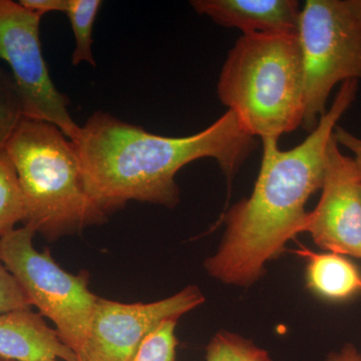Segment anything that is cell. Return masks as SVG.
Wrapping results in <instances>:
<instances>
[{"mask_svg": "<svg viewBox=\"0 0 361 361\" xmlns=\"http://www.w3.org/2000/svg\"><path fill=\"white\" fill-rule=\"evenodd\" d=\"M85 190L104 213L139 201L174 208L176 175L192 161L211 158L231 180L255 149V137L227 111L212 125L186 137L149 133L96 111L73 140Z\"/></svg>", "mask_w": 361, "mask_h": 361, "instance_id": "1", "label": "cell"}, {"mask_svg": "<svg viewBox=\"0 0 361 361\" xmlns=\"http://www.w3.org/2000/svg\"><path fill=\"white\" fill-rule=\"evenodd\" d=\"M357 90L358 80L343 82L317 127L298 146L284 151L277 140L262 141L253 192L226 214L224 238L206 260L211 276L222 283L250 286L264 274L266 263L304 232L306 204L322 189L327 148Z\"/></svg>", "mask_w": 361, "mask_h": 361, "instance_id": "2", "label": "cell"}, {"mask_svg": "<svg viewBox=\"0 0 361 361\" xmlns=\"http://www.w3.org/2000/svg\"><path fill=\"white\" fill-rule=\"evenodd\" d=\"M221 103L252 137L277 140L302 126L304 73L298 33L242 35L217 82Z\"/></svg>", "mask_w": 361, "mask_h": 361, "instance_id": "3", "label": "cell"}, {"mask_svg": "<svg viewBox=\"0 0 361 361\" xmlns=\"http://www.w3.org/2000/svg\"><path fill=\"white\" fill-rule=\"evenodd\" d=\"M6 152L25 202L23 224L35 234L56 240L106 220L85 190L75 145L56 126L23 118Z\"/></svg>", "mask_w": 361, "mask_h": 361, "instance_id": "4", "label": "cell"}, {"mask_svg": "<svg viewBox=\"0 0 361 361\" xmlns=\"http://www.w3.org/2000/svg\"><path fill=\"white\" fill-rule=\"evenodd\" d=\"M308 133L325 115L336 85L361 80V20L355 0H307L299 16Z\"/></svg>", "mask_w": 361, "mask_h": 361, "instance_id": "5", "label": "cell"}, {"mask_svg": "<svg viewBox=\"0 0 361 361\" xmlns=\"http://www.w3.org/2000/svg\"><path fill=\"white\" fill-rule=\"evenodd\" d=\"M35 235L23 226L0 237V257L30 305L56 325L61 341L78 357L99 297L90 290L87 277L59 267L49 249L37 251L33 245Z\"/></svg>", "mask_w": 361, "mask_h": 361, "instance_id": "6", "label": "cell"}, {"mask_svg": "<svg viewBox=\"0 0 361 361\" xmlns=\"http://www.w3.org/2000/svg\"><path fill=\"white\" fill-rule=\"evenodd\" d=\"M42 18L20 2L0 0V61L11 68L25 118L51 123L73 141L80 126L68 110L70 99L52 82L40 42Z\"/></svg>", "mask_w": 361, "mask_h": 361, "instance_id": "7", "label": "cell"}, {"mask_svg": "<svg viewBox=\"0 0 361 361\" xmlns=\"http://www.w3.org/2000/svg\"><path fill=\"white\" fill-rule=\"evenodd\" d=\"M204 301L205 297L196 286L151 303H121L99 297L78 361H132L164 322H178Z\"/></svg>", "mask_w": 361, "mask_h": 361, "instance_id": "8", "label": "cell"}, {"mask_svg": "<svg viewBox=\"0 0 361 361\" xmlns=\"http://www.w3.org/2000/svg\"><path fill=\"white\" fill-rule=\"evenodd\" d=\"M320 190L322 198L308 213L304 232L323 250L361 259V177L334 137Z\"/></svg>", "mask_w": 361, "mask_h": 361, "instance_id": "9", "label": "cell"}, {"mask_svg": "<svg viewBox=\"0 0 361 361\" xmlns=\"http://www.w3.org/2000/svg\"><path fill=\"white\" fill-rule=\"evenodd\" d=\"M190 4L200 16L243 35L295 32L301 11L296 0H193Z\"/></svg>", "mask_w": 361, "mask_h": 361, "instance_id": "10", "label": "cell"}, {"mask_svg": "<svg viewBox=\"0 0 361 361\" xmlns=\"http://www.w3.org/2000/svg\"><path fill=\"white\" fill-rule=\"evenodd\" d=\"M0 358L13 361H78L56 330L30 308L0 313Z\"/></svg>", "mask_w": 361, "mask_h": 361, "instance_id": "11", "label": "cell"}, {"mask_svg": "<svg viewBox=\"0 0 361 361\" xmlns=\"http://www.w3.org/2000/svg\"><path fill=\"white\" fill-rule=\"evenodd\" d=\"M297 253L307 258L306 281L310 290L330 302H345L361 294V272L341 254L315 253L302 249Z\"/></svg>", "mask_w": 361, "mask_h": 361, "instance_id": "12", "label": "cell"}, {"mask_svg": "<svg viewBox=\"0 0 361 361\" xmlns=\"http://www.w3.org/2000/svg\"><path fill=\"white\" fill-rule=\"evenodd\" d=\"M103 6L101 0H68L66 16L75 35V47L71 56L73 66L87 63L97 66L92 56V30L99 8Z\"/></svg>", "mask_w": 361, "mask_h": 361, "instance_id": "13", "label": "cell"}, {"mask_svg": "<svg viewBox=\"0 0 361 361\" xmlns=\"http://www.w3.org/2000/svg\"><path fill=\"white\" fill-rule=\"evenodd\" d=\"M25 202L13 161L6 152L0 153V237L25 223Z\"/></svg>", "mask_w": 361, "mask_h": 361, "instance_id": "14", "label": "cell"}, {"mask_svg": "<svg viewBox=\"0 0 361 361\" xmlns=\"http://www.w3.org/2000/svg\"><path fill=\"white\" fill-rule=\"evenodd\" d=\"M206 361H273L267 350L228 331L216 334L207 346Z\"/></svg>", "mask_w": 361, "mask_h": 361, "instance_id": "15", "label": "cell"}, {"mask_svg": "<svg viewBox=\"0 0 361 361\" xmlns=\"http://www.w3.org/2000/svg\"><path fill=\"white\" fill-rule=\"evenodd\" d=\"M25 118L23 99L11 73L0 68V153Z\"/></svg>", "mask_w": 361, "mask_h": 361, "instance_id": "16", "label": "cell"}, {"mask_svg": "<svg viewBox=\"0 0 361 361\" xmlns=\"http://www.w3.org/2000/svg\"><path fill=\"white\" fill-rule=\"evenodd\" d=\"M176 320H169L145 341L132 361H177Z\"/></svg>", "mask_w": 361, "mask_h": 361, "instance_id": "17", "label": "cell"}, {"mask_svg": "<svg viewBox=\"0 0 361 361\" xmlns=\"http://www.w3.org/2000/svg\"><path fill=\"white\" fill-rule=\"evenodd\" d=\"M32 308L25 292L0 257V313Z\"/></svg>", "mask_w": 361, "mask_h": 361, "instance_id": "18", "label": "cell"}, {"mask_svg": "<svg viewBox=\"0 0 361 361\" xmlns=\"http://www.w3.org/2000/svg\"><path fill=\"white\" fill-rule=\"evenodd\" d=\"M334 137L339 147L348 149L353 154L351 158L355 161L356 168H357L361 177V137L351 134L349 130L344 129L341 126H336Z\"/></svg>", "mask_w": 361, "mask_h": 361, "instance_id": "19", "label": "cell"}, {"mask_svg": "<svg viewBox=\"0 0 361 361\" xmlns=\"http://www.w3.org/2000/svg\"><path fill=\"white\" fill-rule=\"evenodd\" d=\"M21 6L28 11L44 16L49 13H66L68 0H20Z\"/></svg>", "mask_w": 361, "mask_h": 361, "instance_id": "20", "label": "cell"}, {"mask_svg": "<svg viewBox=\"0 0 361 361\" xmlns=\"http://www.w3.org/2000/svg\"><path fill=\"white\" fill-rule=\"evenodd\" d=\"M326 361H361V353L353 344L348 343L341 350L330 353Z\"/></svg>", "mask_w": 361, "mask_h": 361, "instance_id": "21", "label": "cell"}, {"mask_svg": "<svg viewBox=\"0 0 361 361\" xmlns=\"http://www.w3.org/2000/svg\"><path fill=\"white\" fill-rule=\"evenodd\" d=\"M356 7H357L358 13H360L361 20V0H355Z\"/></svg>", "mask_w": 361, "mask_h": 361, "instance_id": "22", "label": "cell"}, {"mask_svg": "<svg viewBox=\"0 0 361 361\" xmlns=\"http://www.w3.org/2000/svg\"><path fill=\"white\" fill-rule=\"evenodd\" d=\"M0 361H13V360H4V358H0Z\"/></svg>", "mask_w": 361, "mask_h": 361, "instance_id": "23", "label": "cell"}, {"mask_svg": "<svg viewBox=\"0 0 361 361\" xmlns=\"http://www.w3.org/2000/svg\"><path fill=\"white\" fill-rule=\"evenodd\" d=\"M47 361H59V360H47Z\"/></svg>", "mask_w": 361, "mask_h": 361, "instance_id": "24", "label": "cell"}]
</instances>
